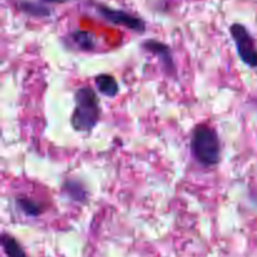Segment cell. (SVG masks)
Instances as JSON below:
<instances>
[{
	"label": "cell",
	"mask_w": 257,
	"mask_h": 257,
	"mask_svg": "<svg viewBox=\"0 0 257 257\" xmlns=\"http://www.w3.org/2000/svg\"><path fill=\"white\" fill-rule=\"evenodd\" d=\"M75 107L70 115L73 130L80 133H89L100 120V103L97 93L88 85L79 87L74 93Z\"/></svg>",
	"instance_id": "6da1fadb"
},
{
	"label": "cell",
	"mask_w": 257,
	"mask_h": 257,
	"mask_svg": "<svg viewBox=\"0 0 257 257\" xmlns=\"http://www.w3.org/2000/svg\"><path fill=\"white\" fill-rule=\"evenodd\" d=\"M191 153L206 168L215 167L221 161V142L217 131L206 123L196 125L191 133Z\"/></svg>",
	"instance_id": "7a4b0ae2"
},
{
	"label": "cell",
	"mask_w": 257,
	"mask_h": 257,
	"mask_svg": "<svg viewBox=\"0 0 257 257\" xmlns=\"http://www.w3.org/2000/svg\"><path fill=\"white\" fill-rule=\"evenodd\" d=\"M230 34L241 62L250 68H257V45L247 28L240 23H235L230 27Z\"/></svg>",
	"instance_id": "3957f363"
},
{
	"label": "cell",
	"mask_w": 257,
	"mask_h": 257,
	"mask_svg": "<svg viewBox=\"0 0 257 257\" xmlns=\"http://www.w3.org/2000/svg\"><path fill=\"white\" fill-rule=\"evenodd\" d=\"M97 12L102 15L103 19L109 22L110 24L123 27L128 30L143 34L146 32V22L140 17L124 12V10L113 9V8L105 7V5H97Z\"/></svg>",
	"instance_id": "277c9868"
},
{
	"label": "cell",
	"mask_w": 257,
	"mask_h": 257,
	"mask_svg": "<svg viewBox=\"0 0 257 257\" xmlns=\"http://www.w3.org/2000/svg\"><path fill=\"white\" fill-rule=\"evenodd\" d=\"M142 48L146 52L151 53V54H153L155 57H157L158 59H160L161 64H162L163 69H165V72L167 73V74H176L175 60H173L171 48L168 47L167 44L160 42V40L148 39L142 43Z\"/></svg>",
	"instance_id": "5b68a950"
},
{
	"label": "cell",
	"mask_w": 257,
	"mask_h": 257,
	"mask_svg": "<svg viewBox=\"0 0 257 257\" xmlns=\"http://www.w3.org/2000/svg\"><path fill=\"white\" fill-rule=\"evenodd\" d=\"M65 39L69 42L72 47H75V49L80 50V52H92L97 47L95 37L90 32H87V30H74V32H70L65 37Z\"/></svg>",
	"instance_id": "8992f818"
},
{
	"label": "cell",
	"mask_w": 257,
	"mask_h": 257,
	"mask_svg": "<svg viewBox=\"0 0 257 257\" xmlns=\"http://www.w3.org/2000/svg\"><path fill=\"white\" fill-rule=\"evenodd\" d=\"M94 84L98 92L104 97L114 98L119 93V84L117 79L110 74H98L94 78Z\"/></svg>",
	"instance_id": "52a82bcc"
},
{
	"label": "cell",
	"mask_w": 257,
	"mask_h": 257,
	"mask_svg": "<svg viewBox=\"0 0 257 257\" xmlns=\"http://www.w3.org/2000/svg\"><path fill=\"white\" fill-rule=\"evenodd\" d=\"M62 192L69 200L78 203H84L88 200V191L77 180H67L62 186Z\"/></svg>",
	"instance_id": "ba28073f"
},
{
	"label": "cell",
	"mask_w": 257,
	"mask_h": 257,
	"mask_svg": "<svg viewBox=\"0 0 257 257\" xmlns=\"http://www.w3.org/2000/svg\"><path fill=\"white\" fill-rule=\"evenodd\" d=\"M15 205H17L18 210L24 213L27 217H39L44 212V207L42 203L28 197V196H18L15 198Z\"/></svg>",
	"instance_id": "9c48e42d"
},
{
	"label": "cell",
	"mask_w": 257,
	"mask_h": 257,
	"mask_svg": "<svg viewBox=\"0 0 257 257\" xmlns=\"http://www.w3.org/2000/svg\"><path fill=\"white\" fill-rule=\"evenodd\" d=\"M3 251L7 257H29L25 252L22 243L17 240L13 235L8 232H3L0 237Z\"/></svg>",
	"instance_id": "30bf717a"
},
{
	"label": "cell",
	"mask_w": 257,
	"mask_h": 257,
	"mask_svg": "<svg viewBox=\"0 0 257 257\" xmlns=\"http://www.w3.org/2000/svg\"><path fill=\"white\" fill-rule=\"evenodd\" d=\"M20 9H22L25 14L30 15V17L45 18L50 15V10L48 9L45 5L40 4V3L23 2L22 4H20Z\"/></svg>",
	"instance_id": "8fae6325"
},
{
	"label": "cell",
	"mask_w": 257,
	"mask_h": 257,
	"mask_svg": "<svg viewBox=\"0 0 257 257\" xmlns=\"http://www.w3.org/2000/svg\"><path fill=\"white\" fill-rule=\"evenodd\" d=\"M44 3H50V4H63V3H67L68 0H42Z\"/></svg>",
	"instance_id": "7c38bea8"
}]
</instances>
